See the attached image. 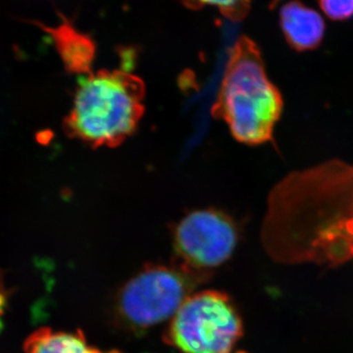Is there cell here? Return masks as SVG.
Instances as JSON below:
<instances>
[{
	"label": "cell",
	"mask_w": 353,
	"mask_h": 353,
	"mask_svg": "<svg viewBox=\"0 0 353 353\" xmlns=\"http://www.w3.org/2000/svg\"><path fill=\"white\" fill-rule=\"evenodd\" d=\"M25 353H99L88 345L81 331H53L50 328L34 332L25 341Z\"/></svg>",
	"instance_id": "9"
},
{
	"label": "cell",
	"mask_w": 353,
	"mask_h": 353,
	"mask_svg": "<svg viewBox=\"0 0 353 353\" xmlns=\"http://www.w3.org/2000/svg\"><path fill=\"white\" fill-rule=\"evenodd\" d=\"M239 236L236 222L223 211H192L173 229L175 261L206 277L233 255Z\"/></svg>",
	"instance_id": "6"
},
{
	"label": "cell",
	"mask_w": 353,
	"mask_h": 353,
	"mask_svg": "<svg viewBox=\"0 0 353 353\" xmlns=\"http://www.w3.org/2000/svg\"><path fill=\"white\" fill-rule=\"evenodd\" d=\"M185 6L199 8L203 6L217 7L220 12L230 20L241 21L248 15L250 0H182Z\"/></svg>",
	"instance_id": "10"
},
{
	"label": "cell",
	"mask_w": 353,
	"mask_h": 353,
	"mask_svg": "<svg viewBox=\"0 0 353 353\" xmlns=\"http://www.w3.org/2000/svg\"><path fill=\"white\" fill-rule=\"evenodd\" d=\"M204 278L175 260L170 265H148L121 289L117 303L121 321L143 331L172 319Z\"/></svg>",
	"instance_id": "5"
},
{
	"label": "cell",
	"mask_w": 353,
	"mask_h": 353,
	"mask_svg": "<svg viewBox=\"0 0 353 353\" xmlns=\"http://www.w3.org/2000/svg\"><path fill=\"white\" fill-rule=\"evenodd\" d=\"M280 24L285 41L297 51L315 50L324 39L325 22L322 16L297 0L282 7Z\"/></svg>",
	"instance_id": "8"
},
{
	"label": "cell",
	"mask_w": 353,
	"mask_h": 353,
	"mask_svg": "<svg viewBox=\"0 0 353 353\" xmlns=\"http://www.w3.org/2000/svg\"><path fill=\"white\" fill-rule=\"evenodd\" d=\"M319 4L332 20H347L353 16V0H319Z\"/></svg>",
	"instance_id": "11"
},
{
	"label": "cell",
	"mask_w": 353,
	"mask_h": 353,
	"mask_svg": "<svg viewBox=\"0 0 353 353\" xmlns=\"http://www.w3.org/2000/svg\"><path fill=\"white\" fill-rule=\"evenodd\" d=\"M145 97V83L125 70L80 76L64 131L92 148H117L138 129Z\"/></svg>",
	"instance_id": "2"
},
{
	"label": "cell",
	"mask_w": 353,
	"mask_h": 353,
	"mask_svg": "<svg viewBox=\"0 0 353 353\" xmlns=\"http://www.w3.org/2000/svg\"><path fill=\"white\" fill-rule=\"evenodd\" d=\"M61 19L57 27H50L37 21L32 23L52 39L66 71L80 76L90 73L97 50L94 39L77 30L63 16Z\"/></svg>",
	"instance_id": "7"
},
{
	"label": "cell",
	"mask_w": 353,
	"mask_h": 353,
	"mask_svg": "<svg viewBox=\"0 0 353 353\" xmlns=\"http://www.w3.org/2000/svg\"><path fill=\"white\" fill-rule=\"evenodd\" d=\"M99 353H123V352H119V350H110V352H99Z\"/></svg>",
	"instance_id": "12"
},
{
	"label": "cell",
	"mask_w": 353,
	"mask_h": 353,
	"mask_svg": "<svg viewBox=\"0 0 353 353\" xmlns=\"http://www.w3.org/2000/svg\"><path fill=\"white\" fill-rule=\"evenodd\" d=\"M278 1H279V0H274V2H275V3H276V2H278Z\"/></svg>",
	"instance_id": "13"
},
{
	"label": "cell",
	"mask_w": 353,
	"mask_h": 353,
	"mask_svg": "<svg viewBox=\"0 0 353 353\" xmlns=\"http://www.w3.org/2000/svg\"><path fill=\"white\" fill-rule=\"evenodd\" d=\"M284 101L265 71L259 46L248 37L231 51L212 115L224 121L234 139L248 145L273 141Z\"/></svg>",
	"instance_id": "3"
},
{
	"label": "cell",
	"mask_w": 353,
	"mask_h": 353,
	"mask_svg": "<svg viewBox=\"0 0 353 353\" xmlns=\"http://www.w3.org/2000/svg\"><path fill=\"white\" fill-rule=\"evenodd\" d=\"M260 239L279 263H353V164L334 158L279 181Z\"/></svg>",
	"instance_id": "1"
},
{
	"label": "cell",
	"mask_w": 353,
	"mask_h": 353,
	"mask_svg": "<svg viewBox=\"0 0 353 353\" xmlns=\"http://www.w3.org/2000/svg\"><path fill=\"white\" fill-rule=\"evenodd\" d=\"M243 320L231 297L218 290L194 292L171 319L165 341L183 353L239 352Z\"/></svg>",
	"instance_id": "4"
}]
</instances>
